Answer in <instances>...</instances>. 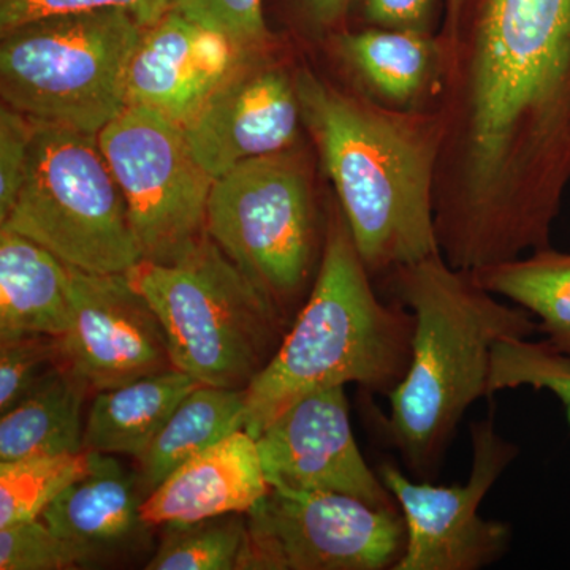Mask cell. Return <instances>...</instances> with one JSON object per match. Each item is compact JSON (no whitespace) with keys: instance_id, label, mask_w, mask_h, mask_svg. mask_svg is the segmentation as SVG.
I'll return each instance as SVG.
<instances>
[{"instance_id":"6da1fadb","label":"cell","mask_w":570,"mask_h":570,"mask_svg":"<svg viewBox=\"0 0 570 570\" xmlns=\"http://www.w3.org/2000/svg\"><path fill=\"white\" fill-rule=\"evenodd\" d=\"M434 225L453 268L550 247L570 184V0H472L439 40Z\"/></svg>"},{"instance_id":"7a4b0ae2","label":"cell","mask_w":570,"mask_h":570,"mask_svg":"<svg viewBox=\"0 0 570 570\" xmlns=\"http://www.w3.org/2000/svg\"><path fill=\"white\" fill-rule=\"evenodd\" d=\"M295 82L303 122L367 272L387 275L441 254L434 225L436 112L382 107L309 70Z\"/></svg>"},{"instance_id":"3957f363","label":"cell","mask_w":570,"mask_h":570,"mask_svg":"<svg viewBox=\"0 0 570 570\" xmlns=\"http://www.w3.org/2000/svg\"><path fill=\"white\" fill-rule=\"evenodd\" d=\"M385 277L393 298L415 318L411 365L389 395L385 431L406 466L430 480L469 406L490 396L494 344L531 337L539 326L527 309L499 302L442 254L397 266Z\"/></svg>"},{"instance_id":"277c9868","label":"cell","mask_w":570,"mask_h":570,"mask_svg":"<svg viewBox=\"0 0 570 570\" xmlns=\"http://www.w3.org/2000/svg\"><path fill=\"white\" fill-rule=\"evenodd\" d=\"M343 212L326 224L313 287L272 362L246 389V431L254 439L314 390L358 384L390 395L406 377L414 314L374 292Z\"/></svg>"},{"instance_id":"5b68a950","label":"cell","mask_w":570,"mask_h":570,"mask_svg":"<svg viewBox=\"0 0 570 570\" xmlns=\"http://www.w3.org/2000/svg\"><path fill=\"white\" fill-rule=\"evenodd\" d=\"M126 275L159 317L174 366L198 384L246 390L292 324L209 235L176 264L141 261Z\"/></svg>"},{"instance_id":"8992f818","label":"cell","mask_w":570,"mask_h":570,"mask_svg":"<svg viewBox=\"0 0 570 570\" xmlns=\"http://www.w3.org/2000/svg\"><path fill=\"white\" fill-rule=\"evenodd\" d=\"M142 32L122 10L55 14L2 32L3 105L33 122L99 134L126 110Z\"/></svg>"},{"instance_id":"52a82bcc","label":"cell","mask_w":570,"mask_h":570,"mask_svg":"<svg viewBox=\"0 0 570 570\" xmlns=\"http://www.w3.org/2000/svg\"><path fill=\"white\" fill-rule=\"evenodd\" d=\"M0 225L81 272L115 275L142 261L129 209L97 135L69 127L36 122L24 183Z\"/></svg>"},{"instance_id":"ba28073f","label":"cell","mask_w":570,"mask_h":570,"mask_svg":"<svg viewBox=\"0 0 570 570\" xmlns=\"http://www.w3.org/2000/svg\"><path fill=\"white\" fill-rule=\"evenodd\" d=\"M206 232L291 316L318 247L313 186L299 154L257 157L214 179Z\"/></svg>"},{"instance_id":"9c48e42d","label":"cell","mask_w":570,"mask_h":570,"mask_svg":"<svg viewBox=\"0 0 570 570\" xmlns=\"http://www.w3.org/2000/svg\"><path fill=\"white\" fill-rule=\"evenodd\" d=\"M126 200L142 261L176 264L208 236L214 178L183 127L160 112L126 107L97 134Z\"/></svg>"},{"instance_id":"30bf717a","label":"cell","mask_w":570,"mask_h":570,"mask_svg":"<svg viewBox=\"0 0 570 570\" xmlns=\"http://www.w3.org/2000/svg\"><path fill=\"white\" fill-rule=\"evenodd\" d=\"M246 524L236 570H395L407 542L401 510L333 491L272 489Z\"/></svg>"},{"instance_id":"8fae6325","label":"cell","mask_w":570,"mask_h":570,"mask_svg":"<svg viewBox=\"0 0 570 570\" xmlns=\"http://www.w3.org/2000/svg\"><path fill=\"white\" fill-rule=\"evenodd\" d=\"M471 439L472 469L464 485L412 482L390 464L381 468L379 475L406 521V550L395 570H479L508 551L509 524L482 519L479 509L519 449L498 433L493 414L472 423Z\"/></svg>"},{"instance_id":"7c38bea8","label":"cell","mask_w":570,"mask_h":570,"mask_svg":"<svg viewBox=\"0 0 570 570\" xmlns=\"http://www.w3.org/2000/svg\"><path fill=\"white\" fill-rule=\"evenodd\" d=\"M70 309L59 363L92 395L175 367L159 317L126 273L96 275L70 266Z\"/></svg>"},{"instance_id":"4fadbf2b","label":"cell","mask_w":570,"mask_h":570,"mask_svg":"<svg viewBox=\"0 0 570 570\" xmlns=\"http://www.w3.org/2000/svg\"><path fill=\"white\" fill-rule=\"evenodd\" d=\"M255 442L272 489L333 491L376 509L400 510L356 445L344 387L299 397Z\"/></svg>"},{"instance_id":"5bb4252c","label":"cell","mask_w":570,"mask_h":570,"mask_svg":"<svg viewBox=\"0 0 570 570\" xmlns=\"http://www.w3.org/2000/svg\"><path fill=\"white\" fill-rule=\"evenodd\" d=\"M302 121L295 78L255 52L181 127L216 179L246 160L294 148Z\"/></svg>"},{"instance_id":"9a60e30c","label":"cell","mask_w":570,"mask_h":570,"mask_svg":"<svg viewBox=\"0 0 570 570\" xmlns=\"http://www.w3.org/2000/svg\"><path fill=\"white\" fill-rule=\"evenodd\" d=\"M250 55L255 52L168 10L145 29L135 50L127 107L149 108L183 126Z\"/></svg>"},{"instance_id":"2e32d148","label":"cell","mask_w":570,"mask_h":570,"mask_svg":"<svg viewBox=\"0 0 570 570\" xmlns=\"http://www.w3.org/2000/svg\"><path fill=\"white\" fill-rule=\"evenodd\" d=\"M146 491L108 453L89 452L86 474L59 494L41 520L70 547L82 568L134 550L149 524L141 519Z\"/></svg>"},{"instance_id":"e0dca14e","label":"cell","mask_w":570,"mask_h":570,"mask_svg":"<svg viewBox=\"0 0 570 570\" xmlns=\"http://www.w3.org/2000/svg\"><path fill=\"white\" fill-rule=\"evenodd\" d=\"M257 442L238 431L176 468L145 498L149 527L247 513L269 493Z\"/></svg>"},{"instance_id":"ac0fdd59","label":"cell","mask_w":570,"mask_h":570,"mask_svg":"<svg viewBox=\"0 0 570 570\" xmlns=\"http://www.w3.org/2000/svg\"><path fill=\"white\" fill-rule=\"evenodd\" d=\"M70 314V266L28 236L0 227V336L61 337Z\"/></svg>"},{"instance_id":"d6986e66","label":"cell","mask_w":570,"mask_h":570,"mask_svg":"<svg viewBox=\"0 0 570 570\" xmlns=\"http://www.w3.org/2000/svg\"><path fill=\"white\" fill-rule=\"evenodd\" d=\"M198 382L171 367L94 395L82 450L140 459L178 404Z\"/></svg>"},{"instance_id":"ffe728a7","label":"cell","mask_w":570,"mask_h":570,"mask_svg":"<svg viewBox=\"0 0 570 570\" xmlns=\"http://www.w3.org/2000/svg\"><path fill=\"white\" fill-rule=\"evenodd\" d=\"M92 393L62 363L51 366L0 419V463L82 452V404Z\"/></svg>"},{"instance_id":"44dd1931","label":"cell","mask_w":570,"mask_h":570,"mask_svg":"<svg viewBox=\"0 0 570 570\" xmlns=\"http://www.w3.org/2000/svg\"><path fill=\"white\" fill-rule=\"evenodd\" d=\"M246 390L198 384L137 460L138 478L146 497L176 468L232 434L246 431Z\"/></svg>"},{"instance_id":"7402d4cb","label":"cell","mask_w":570,"mask_h":570,"mask_svg":"<svg viewBox=\"0 0 570 570\" xmlns=\"http://www.w3.org/2000/svg\"><path fill=\"white\" fill-rule=\"evenodd\" d=\"M344 61L382 99L409 107L434 91L439 75V41L428 33L374 29L337 39Z\"/></svg>"},{"instance_id":"603a6c76","label":"cell","mask_w":570,"mask_h":570,"mask_svg":"<svg viewBox=\"0 0 570 570\" xmlns=\"http://www.w3.org/2000/svg\"><path fill=\"white\" fill-rule=\"evenodd\" d=\"M480 287L540 318V332L570 358V254L547 249L471 272Z\"/></svg>"},{"instance_id":"cb8c5ba5","label":"cell","mask_w":570,"mask_h":570,"mask_svg":"<svg viewBox=\"0 0 570 570\" xmlns=\"http://www.w3.org/2000/svg\"><path fill=\"white\" fill-rule=\"evenodd\" d=\"M89 452L37 455L0 463V528L41 519L48 505L86 474Z\"/></svg>"},{"instance_id":"d4e9b609","label":"cell","mask_w":570,"mask_h":570,"mask_svg":"<svg viewBox=\"0 0 570 570\" xmlns=\"http://www.w3.org/2000/svg\"><path fill=\"white\" fill-rule=\"evenodd\" d=\"M146 570H236L246 538V513L164 524Z\"/></svg>"},{"instance_id":"484cf974","label":"cell","mask_w":570,"mask_h":570,"mask_svg":"<svg viewBox=\"0 0 570 570\" xmlns=\"http://www.w3.org/2000/svg\"><path fill=\"white\" fill-rule=\"evenodd\" d=\"M550 390L570 412V358L549 341L509 337L494 344L489 379L490 396L509 389Z\"/></svg>"},{"instance_id":"4316f807","label":"cell","mask_w":570,"mask_h":570,"mask_svg":"<svg viewBox=\"0 0 570 570\" xmlns=\"http://www.w3.org/2000/svg\"><path fill=\"white\" fill-rule=\"evenodd\" d=\"M170 10L219 33L247 52H265L272 43L262 0H171Z\"/></svg>"},{"instance_id":"83f0119b","label":"cell","mask_w":570,"mask_h":570,"mask_svg":"<svg viewBox=\"0 0 570 570\" xmlns=\"http://www.w3.org/2000/svg\"><path fill=\"white\" fill-rule=\"evenodd\" d=\"M59 362V337L0 336V415L28 395L40 377Z\"/></svg>"},{"instance_id":"f1b7e54d","label":"cell","mask_w":570,"mask_h":570,"mask_svg":"<svg viewBox=\"0 0 570 570\" xmlns=\"http://www.w3.org/2000/svg\"><path fill=\"white\" fill-rule=\"evenodd\" d=\"M82 568L78 554L43 520L0 528V570Z\"/></svg>"},{"instance_id":"f546056e","label":"cell","mask_w":570,"mask_h":570,"mask_svg":"<svg viewBox=\"0 0 570 570\" xmlns=\"http://www.w3.org/2000/svg\"><path fill=\"white\" fill-rule=\"evenodd\" d=\"M171 0H0V31L55 17L85 11L122 10L148 29L170 10Z\"/></svg>"},{"instance_id":"4dcf8cb0","label":"cell","mask_w":570,"mask_h":570,"mask_svg":"<svg viewBox=\"0 0 570 570\" xmlns=\"http://www.w3.org/2000/svg\"><path fill=\"white\" fill-rule=\"evenodd\" d=\"M36 122L22 112L0 108V224L7 219L28 171Z\"/></svg>"},{"instance_id":"1f68e13d","label":"cell","mask_w":570,"mask_h":570,"mask_svg":"<svg viewBox=\"0 0 570 570\" xmlns=\"http://www.w3.org/2000/svg\"><path fill=\"white\" fill-rule=\"evenodd\" d=\"M434 0H365L366 20L381 29L428 33Z\"/></svg>"},{"instance_id":"d6a6232c","label":"cell","mask_w":570,"mask_h":570,"mask_svg":"<svg viewBox=\"0 0 570 570\" xmlns=\"http://www.w3.org/2000/svg\"><path fill=\"white\" fill-rule=\"evenodd\" d=\"M348 0H305L311 18L322 26H330L340 20L346 11Z\"/></svg>"},{"instance_id":"836d02e7","label":"cell","mask_w":570,"mask_h":570,"mask_svg":"<svg viewBox=\"0 0 570 570\" xmlns=\"http://www.w3.org/2000/svg\"><path fill=\"white\" fill-rule=\"evenodd\" d=\"M448 6H449L448 26H450L456 21V18H459L461 6H463V0H448Z\"/></svg>"}]
</instances>
